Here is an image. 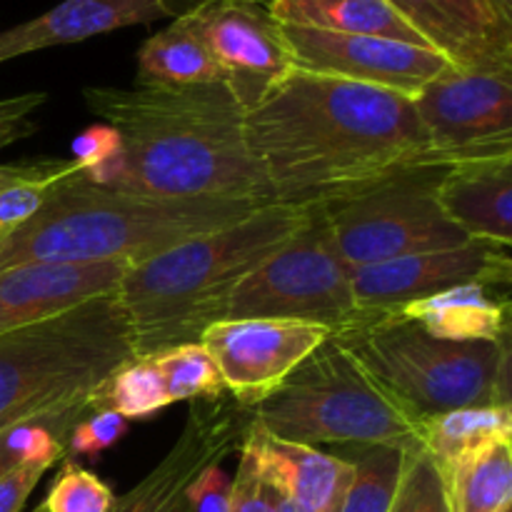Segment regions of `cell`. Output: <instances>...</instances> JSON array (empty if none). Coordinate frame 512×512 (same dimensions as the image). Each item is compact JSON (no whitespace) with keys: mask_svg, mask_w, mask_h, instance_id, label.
<instances>
[{"mask_svg":"<svg viewBox=\"0 0 512 512\" xmlns=\"http://www.w3.org/2000/svg\"><path fill=\"white\" fill-rule=\"evenodd\" d=\"M50 468L53 465L48 463H23L0 475V512H23L35 485Z\"/></svg>","mask_w":512,"mask_h":512,"instance_id":"obj_37","label":"cell"},{"mask_svg":"<svg viewBox=\"0 0 512 512\" xmlns=\"http://www.w3.org/2000/svg\"><path fill=\"white\" fill-rule=\"evenodd\" d=\"M438 163L512 155V73L450 65L413 95Z\"/></svg>","mask_w":512,"mask_h":512,"instance_id":"obj_10","label":"cell"},{"mask_svg":"<svg viewBox=\"0 0 512 512\" xmlns=\"http://www.w3.org/2000/svg\"><path fill=\"white\" fill-rule=\"evenodd\" d=\"M115 495L95 473L65 460L38 512H110Z\"/></svg>","mask_w":512,"mask_h":512,"instance_id":"obj_31","label":"cell"},{"mask_svg":"<svg viewBox=\"0 0 512 512\" xmlns=\"http://www.w3.org/2000/svg\"><path fill=\"white\" fill-rule=\"evenodd\" d=\"M15 465H23V458H20L18 448H15L13 430L5 428L3 433H0V475L13 470Z\"/></svg>","mask_w":512,"mask_h":512,"instance_id":"obj_38","label":"cell"},{"mask_svg":"<svg viewBox=\"0 0 512 512\" xmlns=\"http://www.w3.org/2000/svg\"><path fill=\"white\" fill-rule=\"evenodd\" d=\"M85 105L118 135V158L90 183L150 198L275 203L245 140V110L225 83L95 88Z\"/></svg>","mask_w":512,"mask_h":512,"instance_id":"obj_2","label":"cell"},{"mask_svg":"<svg viewBox=\"0 0 512 512\" xmlns=\"http://www.w3.org/2000/svg\"><path fill=\"white\" fill-rule=\"evenodd\" d=\"M245 140L275 203H325L400 170L443 165L413 98L298 68L245 113Z\"/></svg>","mask_w":512,"mask_h":512,"instance_id":"obj_1","label":"cell"},{"mask_svg":"<svg viewBox=\"0 0 512 512\" xmlns=\"http://www.w3.org/2000/svg\"><path fill=\"white\" fill-rule=\"evenodd\" d=\"M313 203H265L248 218L198 235L138 265L118 285L135 355L183 343L223 320L230 295L308 220Z\"/></svg>","mask_w":512,"mask_h":512,"instance_id":"obj_3","label":"cell"},{"mask_svg":"<svg viewBox=\"0 0 512 512\" xmlns=\"http://www.w3.org/2000/svg\"><path fill=\"white\" fill-rule=\"evenodd\" d=\"M185 498H188L193 512H230L233 478L225 473L220 463L208 465L185 488Z\"/></svg>","mask_w":512,"mask_h":512,"instance_id":"obj_35","label":"cell"},{"mask_svg":"<svg viewBox=\"0 0 512 512\" xmlns=\"http://www.w3.org/2000/svg\"><path fill=\"white\" fill-rule=\"evenodd\" d=\"M135 358L118 293L0 335V433L20 420L73 408Z\"/></svg>","mask_w":512,"mask_h":512,"instance_id":"obj_5","label":"cell"},{"mask_svg":"<svg viewBox=\"0 0 512 512\" xmlns=\"http://www.w3.org/2000/svg\"><path fill=\"white\" fill-rule=\"evenodd\" d=\"M270 488H273V485H270ZM273 503H275V512H305L303 508H300V505H295L293 500L285 498V495L278 493L275 488H273Z\"/></svg>","mask_w":512,"mask_h":512,"instance_id":"obj_40","label":"cell"},{"mask_svg":"<svg viewBox=\"0 0 512 512\" xmlns=\"http://www.w3.org/2000/svg\"><path fill=\"white\" fill-rule=\"evenodd\" d=\"M118 150V135L105 123L90 125L73 140V160L83 168L85 180H93L95 175L103 173L118 158Z\"/></svg>","mask_w":512,"mask_h":512,"instance_id":"obj_34","label":"cell"},{"mask_svg":"<svg viewBox=\"0 0 512 512\" xmlns=\"http://www.w3.org/2000/svg\"><path fill=\"white\" fill-rule=\"evenodd\" d=\"M418 323L425 333L440 340L473 343V340H500L508 335V300L495 298L483 285H460L430 298L413 300L388 310Z\"/></svg>","mask_w":512,"mask_h":512,"instance_id":"obj_21","label":"cell"},{"mask_svg":"<svg viewBox=\"0 0 512 512\" xmlns=\"http://www.w3.org/2000/svg\"><path fill=\"white\" fill-rule=\"evenodd\" d=\"M210 3V0H160V5H163L165 15L168 18H185V15H190L193 10H198L200 5Z\"/></svg>","mask_w":512,"mask_h":512,"instance_id":"obj_39","label":"cell"},{"mask_svg":"<svg viewBox=\"0 0 512 512\" xmlns=\"http://www.w3.org/2000/svg\"><path fill=\"white\" fill-rule=\"evenodd\" d=\"M83 173L73 158L0 165V240L28 223L60 183Z\"/></svg>","mask_w":512,"mask_h":512,"instance_id":"obj_27","label":"cell"},{"mask_svg":"<svg viewBox=\"0 0 512 512\" xmlns=\"http://www.w3.org/2000/svg\"><path fill=\"white\" fill-rule=\"evenodd\" d=\"M253 418L275 438L313 448L345 443L423 448V425L375 385L335 335L253 410Z\"/></svg>","mask_w":512,"mask_h":512,"instance_id":"obj_7","label":"cell"},{"mask_svg":"<svg viewBox=\"0 0 512 512\" xmlns=\"http://www.w3.org/2000/svg\"><path fill=\"white\" fill-rule=\"evenodd\" d=\"M263 200L150 198L73 175L43 208L0 240V273L35 263L138 265L198 235L248 218Z\"/></svg>","mask_w":512,"mask_h":512,"instance_id":"obj_4","label":"cell"},{"mask_svg":"<svg viewBox=\"0 0 512 512\" xmlns=\"http://www.w3.org/2000/svg\"><path fill=\"white\" fill-rule=\"evenodd\" d=\"M388 512H450L443 473L425 448L405 453L398 493Z\"/></svg>","mask_w":512,"mask_h":512,"instance_id":"obj_30","label":"cell"},{"mask_svg":"<svg viewBox=\"0 0 512 512\" xmlns=\"http://www.w3.org/2000/svg\"><path fill=\"white\" fill-rule=\"evenodd\" d=\"M445 218L470 240H512V155L445 165L435 185Z\"/></svg>","mask_w":512,"mask_h":512,"instance_id":"obj_19","label":"cell"},{"mask_svg":"<svg viewBox=\"0 0 512 512\" xmlns=\"http://www.w3.org/2000/svg\"><path fill=\"white\" fill-rule=\"evenodd\" d=\"M335 338L420 425L433 415L470 405L510 408V335L455 343L433 338L395 313H370Z\"/></svg>","mask_w":512,"mask_h":512,"instance_id":"obj_6","label":"cell"},{"mask_svg":"<svg viewBox=\"0 0 512 512\" xmlns=\"http://www.w3.org/2000/svg\"><path fill=\"white\" fill-rule=\"evenodd\" d=\"M163 380L168 403H198V400H218L225 395L223 378L218 365L210 358L205 345L183 343L158 350L150 355Z\"/></svg>","mask_w":512,"mask_h":512,"instance_id":"obj_29","label":"cell"},{"mask_svg":"<svg viewBox=\"0 0 512 512\" xmlns=\"http://www.w3.org/2000/svg\"><path fill=\"white\" fill-rule=\"evenodd\" d=\"M408 450L380 443L335 445V455L353 465L340 512H388L398 493Z\"/></svg>","mask_w":512,"mask_h":512,"instance_id":"obj_26","label":"cell"},{"mask_svg":"<svg viewBox=\"0 0 512 512\" xmlns=\"http://www.w3.org/2000/svg\"><path fill=\"white\" fill-rule=\"evenodd\" d=\"M128 423L123 415L113 410H88L78 423L73 425L68 438V455L70 458H98L105 450L120 443L128 433Z\"/></svg>","mask_w":512,"mask_h":512,"instance_id":"obj_32","label":"cell"},{"mask_svg":"<svg viewBox=\"0 0 512 512\" xmlns=\"http://www.w3.org/2000/svg\"><path fill=\"white\" fill-rule=\"evenodd\" d=\"M213 83H225L223 70L185 18H175L168 28L140 45L135 85L188 88Z\"/></svg>","mask_w":512,"mask_h":512,"instance_id":"obj_23","label":"cell"},{"mask_svg":"<svg viewBox=\"0 0 512 512\" xmlns=\"http://www.w3.org/2000/svg\"><path fill=\"white\" fill-rule=\"evenodd\" d=\"M160 18H168L160 0H63L28 23L0 30V63Z\"/></svg>","mask_w":512,"mask_h":512,"instance_id":"obj_20","label":"cell"},{"mask_svg":"<svg viewBox=\"0 0 512 512\" xmlns=\"http://www.w3.org/2000/svg\"><path fill=\"white\" fill-rule=\"evenodd\" d=\"M243 443L253 450L263 478L305 512H340L353 465L313 445L275 438L250 415Z\"/></svg>","mask_w":512,"mask_h":512,"instance_id":"obj_18","label":"cell"},{"mask_svg":"<svg viewBox=\"0 0 512 512\" xmlns=\"http://www.w3.org/2000/svg\"><path fill=\"white\" fill-rule=\"evenodd\" d=\"M48 100L45 93H25L0 100V150L35 133L33 115Z\"/></svg>","mask_w":512,"mask_h":512,"instance_id":"obj_36","label":"cell"},{"mask_svg":"<svg viewBox=\"0 0 512 512\" xmlns=\"http://www.w3.org/2000/svg\"><path fill=\"white\" fill-rule=\"evenodd\" d=\"M330 335L323 325L238 318L215 320L200 333V343L218 365L225 393L240 408L255 410Z\"/></svg>","mask_w":512,"mask_h":512,"instance_id":"obj_11","label":"cell"},{"mask_svg":"<svg viewBox=\"0 0 512 512\" xmlns=\"http://www.w3.org/2000/svg\"><path fill=\"white\" fill-rule=\"evenodd\" d=\"M168 405L163 380L150 355L125 360L88 395L90 410H113L125 420L153 418Z\"/></svg>","mask_w":512,"mask_h":512,"instance_id":"obj_28","label":"cell"},{"mask_svg":"<svg viewBox=\"0 0 512 512\" xmlns=\"http://www.w3.org/2000/svg\"><path fill=\"white\" fill-rule=\"evenodd\" d=\"M248 113L295 70L283 25L255 0H210L185 15Z\"/></svg>","mask_w":512,"mask_h":512,"instance_id":"obj_12","label":"cell"},{"mask_svg":"<svg viewBox=\"0 0 512 512\" xmlns=\"http://www.w3.org/2000/svg\"><path fill=\"white\" fill-rule=\"evenodd\" d=\"M283 35L298 70L388 88L408 98L453 65L433 48L375 35L328 33L298 25H283Z\"/></svg>","mask_w":512,"mask_h":512,"instance_id":"obj_14","label":"cell"},{"mask_svg":"<svg viewBox=\"0 0 512 512\" xmlns=\"http://www.w3.org/2000/svg\"><path fill=\"white\" fill-rule=\"evenodd\" d=\"M253 410L233 398L198 400L165 458L135 488L115 498L110 512H193L185 488L200 470L223 463L243 443Z\"/></svg>","mask_w":512,"mask_h":512,"instance_id":"obj_15","label":"cell"},{"mask_svg":"<svg viewBox=\"0 0 512 512\" xmlns=\"http://www.w3.org/2000/svg\"><path fill=\"white\" fill-rule=\"evenodd\" d=\"M255 3H260V5H265V8H270V5H273L275 0H255Z\"/></svg>","mask_w":512,"mask_h":512,"instance_id":"obj_42","label":"cell"},{"mask_svg":"<svg viewBox=\"0 0 512 512\" xmlns=\"http://www.w3.org/2000/svg\"><path fill=\"white\" fill-rule=\"evenodd\" d=\"M128 263H35L0 273V335L115 293Z\"/></svg>","mask_w":512,"mask_h":512,"instance_id":"obj_17","label":"cell"},{"mask_svg":"<svg viewBox=\"0 0 512 512\" xmlns=\"http://www.w3.org/2000/svg\"><path fill=\"white\" fill-rule=\"evenodd\" d=\"M512 438V408L470 405L423 420V448L438 465L460 460L473 450Z\"/></svg>","mask_w":512,"mask_h":512,"instance_id":"obj_25","label":"cell"},{"mask_svg":"<svg viewBox=\"0 0 512 512\" xmlns=\"http://www.w3.org/2000/svg\"><path fill=\"white\" fill-rule=\"evenodd\" d=\"M368 315L355 305L350 268L335 250L323 208L313 203L303 228L233 290L223 320H295L335 335Z\"/></svg>","mask_w":512,"mask_h":512,"instance_id":"obj_9","label":"cell"},{"mask_svg":"<svg viewBox=\"0 0 512 512\" xmlns=\"http://www.w3.org/2000/svg\"><path fill=\"white\" fill-rule=\"evenodd\" d=\"M443 168L400 170L368 188L320 203L335 250L350 270L470 243L445 218L435 198Z\"/></svg>","mask_w":512,"mask_h":512,"instance_id":"obj_8","label":"cell"},{"mask_svg":"<svg viewBox=\"0 0 512 512\" xmlns=\"http://www.w3.org/2000/svg\"><path fill=\"white\" fill-rule=\"evenodd\" d=\"M455 68L512 73V23L488 0H385Z\"/></svg>","mask_w":512,"mask_h":512,"instance_id":"obj_16","label":"cell"},{"mask_svg":"<svg viewBox=\"0 0 512 512\" xmlns=\"http://www.w3.org/2000/svg\"><path fill=\"white\" fill-rule=\"evenodd\" d=\"M488 3L493 5V10L500 15V18L510 20L512 23V0H488Z\"/></svg>","mask_w":512,"mask_h":512,"instance_id":"obj_41","label":"cell"},{"mask_svg":"<svg viewBox=\"0 0 512 512\" xmlns=\"http://www.w3.org/2000/svg\"><path fill=\"white\" fill-rule=\"evenodd\" d=\"M500 512H512V503H510V505H505V508L500 510Z\"/></svg>","mask_w":512,"mask_h":512,"instance_id":"obj_43","label":"cell"},{"mask_svg":"<svg viewBox=\"0 0 512 512\" xmlns=\"http://www.w3.org/2000/svg\"><path fill=\"white\" fill-rule=\"evenodd\" d=\"M512 278L508 245L470 240L468 245L405 255L350 270L355 305L365 313H388L413 300L430 298L460 285H508Z\"/></svg>","mask_w":512,"mask_h":512,"instance_id":"obj_13","label":"cell"},{"mask_svg":"<svg viewBox=\"0 0 512 512\" xmlns=\"http://www.w3.org/2000/svg\"><path fill=\"white\" fill-rule=\"evenodd\" d=\"M270 13L283 25L328 33L375 35L430 48L385 0H275Z\"/></svg>","mask_w":512,"mask_h":512,"instance_id":"obj_22","label":"cell"},{"mask_svg":"<svg viewBox=\"0 0 512 512\" xmlns=\"http://www.w3.org/2000/svg\"><path fill=\"white\" fill-rule=\"evenodd\" d=\"M230 512H275L273 488L263 478L253 450L240 443V463L233 475Z\"/></svg>","mask_w":512,"mask_h":512,"instance_id":"obj_33","label":"cell"},{"mask_svg":"<svg viewBox=\"0 0 512 512\" xmlns=\"http://www.w3.org/2000/svg\"><path fill=\"white\" fill-rule=\"evenodd\" d=\"M450 512H500L512 503V443L485 445L438 465Z\"/></svg>","mask_w":512,"mask_h":512,"instance_id":"obj_24","label":"cell"}]
</instances>
